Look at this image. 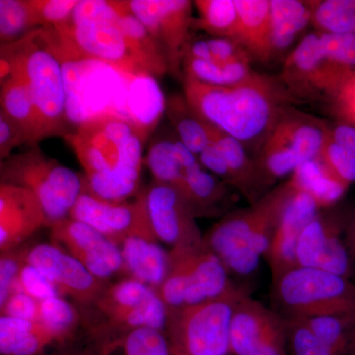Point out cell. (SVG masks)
<instances>
[{
    "label": "cell",
    "instance_id": "1",
    "mask_svg": "<svg viewBox=\"0 0 355 355\" xmlns=\"http://www.w3.org/2000/svg\"><path fill=\"white\" fill-rule=\"evenodd\" d=\"M149 133L127 116L103 112L88 116L65 139L84 169L86 188L108 202L139 193L144 146Z\"/></svg>",
    "mask_w": 355,
    "mask_h": 355
},
{
    "label": "cell",
    "instance_id": "2",
    "mask_svg": "<svg viewBox=\"0 0 355 355\" xmlns=\"http://www.w3.org/2000/svg\"><path fill=\"white\" fill-rule=\"evenodd\" d=\"M184 95L211 125L259 151L268 132L293 98L282 81L261 76L252 83L219 87L183 78Z\"/></svg>",
    "mask_w": 355,
    "mask_h": 355
},
{
    "label": "cell",
    "instance_id": "3",
    "mask_svg": "<svg viewBox=\"0 0 355 355\" xmlns=\"http://www.w3.org/2000/svg\"><path fill=\"white\" fill-rule=\"evenodd\" d=\"M0 71H12L24 79L46 135L67 137V89L64 51L53 27L39 28L25 38L0 49Z\"/></svg>",
    "mask_w": 355,
    "mask_h": 355
},
{
    "label": "cell",
    "instance_id": "4",
    "mask_svg": "<svg viewBox=\"0 0 355 355\" xmlns=\"http://www.w3.org/2000/svg\"><path fill=\"white\" fill-rule=\"evenodd\" d=\"M119 1H79L67 24L53 28L65 60H95L130 76H148L119 27Z\"/></svg>",
    "mask_w": 355,
    "mask_h": 355
},
{
    "label": "cell",
    "instance_id": "5",
    "mask_svg": "<svg viewBox=\"0 0 355 355\" xmlns=\"http://www.w3.org/2000/svg\"><path fill=\"white\" fill-rule=\"evenodd\" d=\"M272 284L275 311L284 319H355V284L347 277L297 266Z\"/></svg>",
    "mask_w": 355,
    "mask_h": 355
},
{
    "label": "cell",
    "instance_id": "6",
    "mask_svg": "<svg viewBox=\"0 0 355 355\" xmlns=\"http://www.w3.org/2000/svg\"><path fill=\"white\" fill-rule=\"evenodd\" d=\"M0 184L31 191L39 198L50 225L69 217L86 186L85 177L49 157L38 144L0 163ZM50 226V227H51Z\"/></svg>",
    "mask_w": 355,
    "mask_h": 355
},
{
    "label": "cell",
    "instance_id": "7",
    "mask_svg": "<svg viewBox=\"0 0 355 355\" xmlns=\"http://www.w3.org/2000/svg\"><path fill=\"white\" fill-rule=\"evenodd\" d=\"M246 295L236 286L220 297L168 309L165 334L173 355H230L233 315Z\"/></svg>",
    "mask_w": 355,
    "mask_h": 355
},
{
    "label": "cell",
    "instance_id": "8",
    "mask_svg": "<svg viewBox=\"0 0 355 355\" xmlns=\"http://www.w3.org/2000/svg\"><path fill=\"white\" fill-rule=\"evenodd\" d=\"M235 287L220 259L203 243L170 250L169 270L156 291L168 309H178L220 297Z\"/></svg>",
    "mask_w": 355,
    "mask_h": 355
},
{
    "label": "cell",
    "instance_id": "9",
    "mask_svg": "<svg viewBox=\"0 0 355 355\" xmlns=\"http://www.w3.org/2000/svg\"><path fill=\"white\" fill-rule=\"evenodd\" d=\"M328 125L309 114L287 108L280 114L254 159L268 186L318 157L329 132Z\"/></svg>",
    "mask_w": 355,
    "mask_h": 355
},
{
    "label": "cell",
    "instance_id": "10",
    "mask_svg": "<svg viewBox=\"0 0 355 355\" xmlns=\"http://www.w3.org/2000/svg\"><path fill=\"white\" fill-rule=\"evenodd\" d=\"M104 322L90 331L149 328L165 331L168 308L155 289L132 279L109 284L93 304Z\"/></svg>",
    "mask_w": 355,
    "mask_h": 355
},
{
    "label": "cell",
    "instance_id": "11",
    "mask_svg": "<svg viewBox=\"0 0 355 355\" xmlns=\"http://www.w3.org/2000/svg\"><path fill=\"white\" fill-rule=\"evenodd\" d=\"M354 71L329 57L320 44L318 32L311 33L287 55L280 81L292 98L329 99Z\"/></svg>",
    "mask_w": 355,
    "mask_h": 355
},
{
    "label": "cell",
    "instance_id": "12",
    "mask_svg": "<svg viewBox=\"0 0 355 355\" xmlns=\"http://www.w3.org/2000/svg\"><path fill=\"white\" fill-rule=\"evenodd\" d=\"M164 51L169 73L182 74L184 51L191 38L193 2L189 0H127L123 1Z\"/></svg>",
    "mask_w": 355,
    "mask_h": 355
},
{
    "label": "cell",
    "instance_id": "13",
    "mask_svg": "<svg viewBox=\"0 0 355 355\" xmlns=\"http://www.w3.org/2000/svg\"><path fill=\"white\" fill-rule=\"evenodd\" d=\"M139 196L146 205L158 241L165 243L171 249L203 245V236L196 220L197 214L176 189L153 180L141 187Z\"/></svg>",
    "mask_w": 355,
    "mask_h": 355
},
{
    "label": "cell",
    "instance_id": "14",
    "mask_svg": "<svg viewBox=\"0 0 355 355\" xmlns=\"http://www.w3.org/2000/svg\"><path fill=\"white\" fill-rule=\"evenodd\" d=\"M69 217L99 231L119 247L130 237L158 242L139 193L132 202H108L96 197L85 186Z\"/></svg>",
    "mask_w": 355,
    "mask_h": 355
},
{
    "label": "cell",
    "instance_id": "15",
    "mask_svg": "<svg viewBox=\"0 0 355 355\" xmlns=\"http://www.w3.org/2000/svg\"><path fill=\"white\" fill-rule=\"evenodd\" d=\"M232 355H287L286 320L275 310L245 296L239 301L230 329Z\"/></svg>",
    "mask_w": 355,
    "mask_h": 355
},
{
    "label": "cell",
    "instance_id": "16",
    "mask_svg": "<svg viewBox=\"0 0 355 355\" xmlns=\"http://www.w3.org/2000/svg\"><path fill=\"white\" fill-rule=\"evenodd\" d=\"M50 229L53 244L80 261L98 279L107 282L123 270L120 247L87 224L67 217L51 224Z\"/></svg>",
    "mask_w": 355,
    "mask_h": 355
},
{
    "label": "cell",
    "instance_id": "17",
    "mask_svg": "<svg viewBox=\"0 0 355 355\" xmlns=\"http://www.w3.org/2000/svg\"><path fill=\"white\" fill-rule=\"evenodd\" d=\"M23 260L53 282L62 296H70L81 305L93 306L110 284L53 244L44 243L24 250Z\"/></svg>",
    "mask_w": 355,
    "mask_h": 355
},
{
    "label": "cell",
    "instance_id": "18",
    "mask_svg": "<svg viewBox=\"0 0 355 355\" xmlns=\"http://www.w3.org/2000/svg\"><path fill=\"white\" fill-rule=\"evenodd\" d=\"M342 223L333 214L323 211L306 226L296 247V263L349 279L352 259L342 237Z\"/></svg>",
    "mask_w": 355,
    "mask_h": 355
},
{
    "label": "cell",
    "instance_id": "19",
    "mask_svg": "<svg viewBox=\"0 0 355 355\" xmlns=\"http://www.w3.org/2000/svg\"><path fill=\"white\" fill-rule=\"evenodd\" d=\"M256 220L254 203L248 209L229 212L203 236L205 246L220 259L229 273L245 277L260 265L261 257L250 248Z\"/></svg>",
    "mask_w": 355,
    "mask_h": 355
},
{
    "label": "cell",
    "instance_id": "20",
    "mask_svg": "<svg viewBox=\"0 0 355 355\" xmlns=\"http://www.w3.org/2000/svg\"><path fill=\"white\" fill-rule=\"evenodd\" d=\"M36 195L22 187L0 184V252L13 251L40 229L50 227Z\"/></svg>",
    "mask_w": 355,
    "mask_h": 355
},
{
    "label": "cell",
    "instance_id": "21",
    "mask_svg": "<svg viewBox=\"0 0 355 355\" xmlns=\"http://www.w3.org/2000/svg\"><path fill=\"white\" fill-rule=\"evenodd\" d=\"M321 210L310 195L295 190L282 212L265 256L272 272V282L297 268L295 254L299 238Z\"/></svg>",
    "mask_w": 355,
    "mask_h": 355
},
{
    "label": "cell",
    "instance_id": "22",
    "mask_svg": "<svg viewBox=\"0 0 355 355\" xmlns=\"http://www.w3.org/2000/svg\"><path fill=\"white\" fill-rule=\"evenodd\" d=\"M73 352L40 321L0 316L1 355H69Z\"/></svg>",
    "mask_w": 355,
    "mask_h": 355
},
{
    "label": "cell",
    "instance_id": "23",
    "mask_svg": "<svg viewBox=\"0 0 355 355\" xmlns=\"http://www.w3.org/2000/svg\"><path fill=\"white\" fill-rule=\"evenodd\" d=\"M238 10L235 41L241 44L252 60H275L272 41L270 0H235Z\"/></svg>",
    "mask_w": 355,
    "mask_h": 355
},
{
    "label": "cell",
    "instance_id": "24",
    "mask_svg": "<svg viewBox=\"0 0 355 355\" xmlns=\"http://www.w3.org/2000/svg\"><path fill=\"white\" fill-rule=\"evenodd\" d=\"M211 144L225 158L231 176L232 188L236 189L249 200L250 205L258 202L268 191V184L261 174L258 163L250 158L241 142L216 127Z\"/></svg>",
    "mask_w": 355,
    "mask_h": 355
},
{
    "label": "cell",
    "instance_id": "25",
    "mask_svg": "<svg viewBox=\"0 0 355 355\" xmlns=\"http://www.w3.org/2000/svg\"><path fill=\"white\" fill-rule=\"evenodd\" d=\"M93 355H173L164 331L140 328L118 331H91Z\"/></svg>",
    "mask_w": 355,
    "mask_h": 355
},
{
    "label": "cell",
    "instance_id": "26",
    "mask_svg": "<svg viewBox=\"0 0 355 355\" xmlns=\"http://www.w3.org/2000/svg\"><path fill=\"white\" fill-rule=\"evenodd\" d=\"M0 111L24 130L29 146L48 139L43 121L24 79L12 71H0Z\"/></svg>",
    "mask_w": 355,
    "mask_h": 355
},
{
    "label": "cell",
    "instance_id": "27",
    "mask_svg": "<svg viewBox=\"0 0 355 355\" xmlns=\"http://www.w3.org/2000/svg\"><path fill=\"white\" fill-rule=\"evenodd\" d=\"M123 270L130 279L157 291L169 270V252L158 242L141 237H130L121 244Z\"/></svg>",
    "mask_w": 355,
    "mask_h": 355
},
{
    "label": "cell",
    "instance_id": "28",
    "mask_svg": "<svg viewBox=\"0 0 355 355\" xmlns=\"http://www.w3.org/2000/svg\"><path fill=\"white\" fill-rule=\"evenodd\" d=\"M165 113L177 137L197 157L211 144L216 127L191 106L184 94L165 100Z\"/></svg>",
    "mask_w": 355,
    "mask_h": 355
},
{
    "label": "cell",
    "instance_id": "29",
    "mask_svg": "<svg viewBox=\"0 0 355 355\" xmlns=\"http://www.w3.org/2000/svg\"><path fill=\"white\" fill-rule=\"evenodd\" d=\"M312 1L270 0L272 41L275 58L286 51L312 22Z\"/></svg>",
    "mask_w": 355,
    "mask_h": 355
},
{
    "label": "cell",
    "instance_id": "30",
    "mask_svg": "<svg viewBox=\"0 0 355 355\" xmlns=\"http://www.w3.org/2000/svg\"><path fill=\"white\" fill-rule=\"evenodd\" d=\"M288 181L296 191H304L314 198L321 209L333 207L347 190L318 157L299 166Z\"/></svg>",
    "mask_w": 355,
    "mask_h": 355
},
{
    "label": "cell",
    "instance_id": "31",
    "mask_svg": "<svg viewBox=\"0 0 355 355\" xmlns=\"http://www.w3.org/2000/svg\"><path fill=\"white\" fill-rule=\"evenodd\" d=\"M183 78L195 79L219 87H234L256 80L261 76L243 62H220L214 60L184 58Z\"/></svg>",
    "mask_w": 355,
    "mask_h": 355
},
{
    "label": "cell",
    "instance_id": "32",
    "mask_svg": "<svg viewBox=\"0 0 355 355\" xmlns=\"http://www.w3.org/2000/svg\"><path fill=\"white\" fill-rule=\"evenodd\" d=\"M198 17L193 18L191 29H200L209 36L235 40L238 10L235 0H196Z\"/></svg>",
    "mask_w": 355,
    "mask_h": 355
},
{
    "label": "cell",
    "instance_id": "33",
    "mask_svg": "<svg viewBox=\"0 0 355 355\" xmlns=\"http://www.w3.org/2000/svg\"><path fill=\"white\" fill-rule=\"evenodd\" d=\"M42 28L31 0H0V43L8 44Z\"/></svg>",
    "mask_w": 355,
    "mask_h": 355
},
{
    "label": "cell",
    "instance_id": "34",
    "mask_svg": "<svg viewBox=\"0 0 355 355\" xmlns=\"http://www.w3.org/2000/svg\"><path fill=\"white\" fill-rule=\"evenodd\" d=\"M39 321L70 347L80 324V315L71 303L57 296L40 301Z\"/></svg>",
    "mask_w": 355,
    "mask_h": 355
},
{
    "label": "cell",
    "instance_id": "35",
    "mask_svg": "<svg viewBox=\"0 0 355 355\" xmlns=\"http://www.w3.org/2000/svg\"><path fill=\"white\" fill-rule=\"evenodd\" d=\"M184 58L214 60L220 62L251 64V57L237 41L219 37L190 38L184 51Z\"/></svg>",
    "mask_w": 355,
    "mask_h": 355
},
{
    "label": "cell",
    "instance_id": "36",
    "mask_svg": "<svg viewBox=\"0 0 355 355\" xmlns=\"http://www.w3.org/2000/svg\"><path fill=\"white\" fill-rule=\"evenodd\" d=\"M312 10L318 31L355 36V0L312 1Z\"/></svg>",
    "mask_w": 355,
    "mask_h": 355
},
{
    "label": "cell",
    "instance_id": "37",
    "mask_svg": "<svg viewBox=\"0 0 355 355\" xmlns=\"http://www.w3.org/2000/svg\"><path fill=\"white\" fill-rule=\"evenodd\" d=\"M284 320L289 355H340L324 345L304 322Z\"/></svg>",
    "mask_w": 355,
    "mask_h": 355
},
{
    "label": "cell",
    "instance_id": "38",
    "mask_svg": "<svg viewBox=\"0 0 355 355\" xmlns=\"http://www.w3.org/2000/svg\"><path fill=\"white\" fill-rule=\"evenodd\" d=\"M318 158L343 186L349 189L350 184L354 183L355 158L347 153L342 146L336 144L331 139L329 132L323 148L318 155Z\"/></svg>",
    "mask_w": 355,
    "mask_h": 355
},
{
    "label": "cell",
    "instance_id": "39",
    "mask_svg": "<svg viewBox=\"0 0 355 355\" xmlns=\"http://www.w3.org/2000/svg\"><path fill=\"white\" fill-rule=\"evenodd\" d=\"M15 292H24L38 301L62 296L53 282L34 266L25 263L21 266L18 273L12 293Z\"/></svg>",
    "mask_w": 355,
    "mask_h": 355
},
{
    "label": "cell",
    "instance_id": "40",
    "mask_svg": "<svg viewBox=\"0 0 355 355\" xmlns=\"http://www.w3.org/2000/svg\"><path fill=\"white\" fill-rule=\"evenodd\" d=\"M77 0H31L42 28L67 24L76 10Z\"/></svg>",
    "mask_w": 355,
    "mask_h": 355
},
{
    "label": "cell",
    "instance_id": "41",
    "mask_svg": "<svg viewBox=\"0 0 355 355\" xmlns=\"http://www.w3.org/2000/svg\"><path fill=\"white\" fill-rule=\"evenodd\" d=\"M331 112L343 123L355 128V71L329 97Z\"/></svg>",
    "mask_w": 355,
    "mask_h": 355
},
{
    "label": "cell",
    "instance_id": "42",
    "mask_svg": "<svg viewBox=\"0 0 355 355\" xmlns=\"http://www.w3.org/2000/svg\"><path fill=\"white\" fill-rule=\"evenodd\" d=\"M23 251L17 252V249L13 251L1 254L0 258V306L12 294L16 279L21 266L24 263L23 260Z\"/></svg>",
    "mask_w": 355,
    "mask_h": 355
},
{
    "label": "cell",
    "instance_id": "43",
    "mask_svg": "<svg viewBox=\"0 0 355 355\" xmlns=\"http://www.w3.org/2000/svg\"><path fill=\"white\" fill-rule=\"evenodd\" d=\"M40 301L24 292L11 294L3 305L0 306L1 316L15 319L39 321Z\"/></svg>",
    "mask_w": 355,
    "mask_h": 355
},
{
    "label": "cell",
    "instance_id": "44",
    "mask_svg": "<svg viewBox=\"0 0 355 355\" xmlns=\"http://www.w3.org/2000/svg\"><path fill=\"white\" fill-rule=\"evenodd\" d=\"M29 144V139L24 130L11 120L6 114L0 111V159L8 158L12 155L16 147Z\"/></svg>",
    "mask_w": 355,
    "mask_h": 355
},
{
    "label": "cell",
    "instance_id": "45",
    "mask_svg": "<svg viewBox=\"0 0 355 355\" xmlns=\"http://www.w3.org/2000/svg\"><path fill=\"white\" fill-rule=\"evenodd\" d=\"M329 135L338 146L355 158V128L347 123H340L330 128Z\"/></svg>",
    "mask_w": 355,
    "mask_h": 355
},
{
    "label": "cell",
    "instance_id": "46",
    "mask_svg": "<svg viewBox=\"0 0 355 355\" xmlns=\"http://www.w3.org/2000/svg\"><path fill=\"white\" fill-rule=\"evenodd\" d=\"M350 245H352V251L355 256V216L354 224H352V234H350Z\"/></svg>",
    "mask_w": 355,
    "mask_h": 355
},
{
    "label": "cell",
    "instance_id": "47",
    "mask_svg": "<svg viewBox=\"0 0 355 355\" xmlns=\"http://www.w3.org/2000/svg\"><path fill=\"white\" fill-rule=\"evenodd\" d=\"M69 355H93L92 352L88 347L84 349L83 350H76V352H71V354Z\"/></svg>",
    "mask_w": 355,
    "mask_h": 355
}]
</instances>
